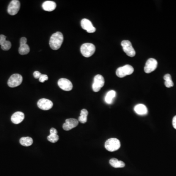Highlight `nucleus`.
Instances as JSON below:
<instances>
[{
    "label": "nucleus",
    "instance_id": "f257e3e1",
    "mask_svg": "<svg viewBox=\"0 0 176 176\" xmlns=\"http://www.w3.org/2000/svg\"><path fill=\"white\" fill-rule=\"evenodd\" d=\"M63 35L60 32H56L51 35L50 40V46L53 50L60 48L63 42Z\"/></svg>",
    "mask_w": 176,
    "mask_h": 176
},
{
    "label": "nucleus",
    "instance_id": "f03ea898",
    "mask_svg": "<svg viewBox=\"0 0 176 176\" xmlns=\"http://www.w3.org/2000/svg\"><path fill=\"white\" fill-rule=\"evenodd\" d=\"M81 54L85 57L92 56L95 51V47L92 43H85L80 48Z\"/></svg>",
    "mask_w": 176,
    "mask_h": 176
},
{
    "label": "nucleus",
    "instance_id": "7ed1b4c3",
    "mask_svg": "<svg viewBox=\"0 0 176 176\" xmlns=\"http://www.w3.org/2000/svg\"><path fill=\"white\" fill-rule=\"evenodd\" d=\"M105 147L108 151H116L120 147V142L116 138H111L105 142Z\"/></svg>",
    "mask_w": 176,
    "mask_h": 176
},
{
    "label": "nucleus",
    "instance_id": "20e7f679",
    "mask_svg": "<svg viewBox=\"0 0 176 176\" xmlns=\"http://www.w3.org/2000/svg\"><path fill=\"white\" fill-rule=\"evenodd\" d=\"M134 71L133 67L130 65H126L125 66L118 67L116 71V74L118 77L123 78L126 76L130 75L133 73Z\"/></svg>",
    "mask_w": 176,
    "mask_h": 176
},
{
    "label": "nucleus",
    "instance_id": "39448f33",
    "mask_svg": "<svg viewBox=\"0 0 176 176\" xmlns=\"http://www.w3.org/2000/svg\"><path fill=\"white\" fill-rule=\"evenodd\" d=\"M23 81L22 76L18 73L13 74L10 77L7 82L8 86L10 88H14L21 85Z\"/></svg>",
    "mask_w": 176,
    "mask_h": 176
},
{
    "label": "nucleus",
    "instance_id": "423d86ee",
    "mask_svg": "<svg viewBox=\"0 0 176 176\" xmlns=\"http://www.w3.org/2000/svg\"><path fill=\"white\" fill-rule=\"evenodd\" d=\"M121 45L125 54L129 56L133 57L136 55V51L132 46L131 42L128 40H123L121 42Z\"/></svg>",
    "mask_w": 176,
    "mask_h": 176
},
{
    "label": "nucleus",
    "instance_id": "0eeeda50",
    "mask_svg": "<svg viewBox=\"0 0 176 176\" xmlns=\"http://www.w3.org/2000/svg\"><path fill=\"white\" fill-rule=\"evenodd\" d=\"M105 80L101 75L98 74L94 78V83L92 84V90L95 92H98L100 90L101 88L104 86Z\"/></svg>",
    "mask_w": 176,
    "mask_h": 176
},
{
    "label": "nucleus",
    "instance_id": "6e6552de",
    "mask_svg": "<svg viewBox=\"0 0 176 176\" xmlns=\"http://www.w3.org/2000/svg\"><path fill=\"white\" fill-rule=\"evenodd\" d=\"M20 8V3L18 0H12L10 1L7 7V12L10 15H15L18 13Z\"/></svg>",
    "mask_w": 176,
    "mask_h": 176
},
{
    "label": "nucleus",
    "instance_id": "1a4fd4ad",
    "mask_svg": "<svg viewBox=\"0 0 176 176\" xmlns=\"http://www.w3.org/2000/svg\"><path fill=\"white\" fill-rule=\"evenodd\" d=\"M158 62L154 58H150L146 62L144 67V72L146 73H150L157 69Z\"/></svg>",
    "mask_w": 176,
    "mask_h": 176
},
{
    "label": "nucleus",
    "instance_id": "9d476101",
    "mask_svg": "<svg viewBox=\"0 0 176 176\" xmlns=\"http://www.w3.org/2000/svg\"><path fill=\"white\" fill-rule=\"evenodd\" d=\"M58 85L59 87L65 91H70L73 87L72 83L66 78H61L58 80Z\"/></svg>",
    "mask_w": 176,
    "mask_h": 176
},
{
    "label": "nucleus",
    "instance_id": "9b49d317",
    "mask_svg": "<svg viewBox=\"0 0 176 176\" xmlns=\"http://www.w3.org/2000/svg\"><path fill=\"white\" fill-rule=\"evenodd\" d=\"M81 26L83 29L86 30L88 33H94L96 31V29L93 26L92 22L87 19L81 20Z\"/></svg>",
    "mask_w": 176,
    "mask_h": 176
},
{
    "label": "nucleus",
    "instance_id": "f8f14e48",
    "mask_svg": "<svg viewBox=\"0 0 176 176\" xmlns=\"http://www.w3.org/2000/svg\"><path fill=\"white\" fill-rule=\"evenodd\" d=\"M39 108L43 110H48L51 109L53 106V103L51 101L45 98H42L39 100L37 102Z\"/></svg>",
    "mask_w": 176,
    "mask_h": 176
},
{
    "label": "nucleus",
    "instance_id": "ddd939ff",
    "mask_svg": "<svg viewBox=\"0 0 176 176\" xmlns=\"http://www.w3.org/2000/svg\"><path fill=\"white\" fill-rule=\"evenodd\" d=\"M78 125V120L74 118H69L66 120L63 125V128L65 131H69L75 128Z\"/></svg>",
    "mask_w": 176,
    "mask_h": 176
},
{
    "label": "nucleus",
    "instance_id": "4468645a",
    "mask_svg": "<svg viewBox=\"0 0 176 176\" xmlns=\"http://www.w3.org/2000/svg\"><path fill=\"white\" fill-rule=\"evenodd\" d=\"M25 118V114L21 111H17L11 116V120L13 123L18 124L22 122Z\"/></svg>",
    "mask_w": 176,
    "mask_h": 176
},
{
    "label": "nucleus",
    "instance_id": "2eb2a0df",
    "mask_svg": "<svg viewBox=\"0 0 176 176\" xmlns=\"http://www.w3.org/2000/svg\"><path fill=\"white\" fill-rule=\"evenodd\" d=\"M134 111L137 114L141 116L146 115L148 113V109L146 106L142 104H139L135 106Z\"/></svg>",
    "mask_w": 176,
    "mask_h": 176
},
{
    "label": "nucleus",
    "instance_id": "dca6fc26",
    "mask_svg": "<svg viewBox=\"0 0 176 176\" xmlns=\"http://www.w3.org/2000/svg\"><path fill=\"white\" fill-rule=\"evenodd\" d=\"M56 7V4L54 1H47L43 3L42 8L45 11H52L55 10Z\"/></svg>",
    "mask_w": 176,
    "mask_h": 176
},
{
    "label": "nucleus",
    "instance_id": "f3484780",
    "mask_svg": "<svg viewBox=\"0 0 176 176\" xmlns=\"http://www.w3.org/2000/svg\"><path fill=\"white\" fill-rule=\"evenodd\" d=\"M116 92L114 90H111L108 92L105 97V101L108 104H111L113 103L114 99L116 98Z\"/></svg>",
    "mask_w": 176,
    "mask_h": 176
},
{
    "label": "nucleus",
    "instance_id": "a211bd4d",
    "mask_svg": "<svg viewBox=\"0 0 176 176\" xmlns=\"http://www.w3.org/2000/svg\"><path fill=\"white\" fill-rule=\"evenodd\" d=\"M111 166L114 168H123L125 166V164L123 161H120L116 158H111L109 161Z\"/></svg>",
    "mask_w": 176,
    "mask_h": 176
},
{
    "label": "nucleus",
    "instance_id": "6ab92c4d",
    "mask_svg": "<svg viewBox=\"0 0 176 176\" xmlns=\"http://www.w3.org/2000/svg\"><path fill=\"white\" fill-rule=\"evenodd\" d=\"M20 143L23 146H31L33 143V139L32 138L26 136V137H23L20 139Z\"/></svg>",
    "mask_w": 176,
    "mask_h": 176
},
{
    "label": "nucleus",
    "instance_id": "aec40b11",
    "mask_svg": "<svg viewBox=\"0 0 176 176\" xmlns=\"http://www.w3.org/2000/svg\"><path fill=\"white\" fill-rule=\"evenodd\" d=\"M88 115V111L86 109H82L80 112V117H79L78 121L83 124L87 122Z\"/></svg>",
    "mask_w": 176,
    "mask_h": 176
},
{
    "label": "nucleus",
    "instance_id": "412c9836",
    "mask_svg": "<svg viewBox=\"0 0 176 176\" xmlns=\"http://www.w3.org/2000/svg\"><path fill=\"white\" fill-rule=\"evenodd\" d=\"M30 48L27 44L21 45L19 48V52L21 55H26L29 53Z\"/></svg>",
    "mask_w": 176,
    "mask_h": 176
},
{
    "label": "nucleus",
    "instance_id": "4be33fe9",
    "mask_svg": "<svg viewBox=\"0 0 176 176\" xmlns=\"http://www.w3.org/2000/svg\"><path fill=\"white\" fill-rule=\"evenodd\" d=\"M164 79L165 80V86L167 88H171L174 86V83L171 78V76L170 74H165L164 76Z\"/></svg>",
    "mask_w": 176,
    "mask_h": 176
},
{
    "label": "nucleus",
    "instance_id": "5701e85b",
    "mask_svg": "<svg viewBox=\"0 0 176 176\" xmlns=\"http://www.w3.org/2000/svg\"><path fill=\"white\" fill-rule=\"evenodd\" d=\"M48 140L51 143H55L59 140V136L57 134L50 133V135L48 136Z\"/></svg>",
    "mask_w": 176,
    "mask_h": 176
},
{
    "label": "nucleus",
    "instance_id": "b1692460",
    "mask_svg": "<svg viewBox=\"0 0 176 176\" xmlns=\"http://www.w3.org/2000/svg\"><path fill=\"white\" fill-rule=\"evenodd\" d=\"M11 48V43L9 41H6L1 45V48L4 51H8Z\"/></svg>",
    "mask_w": 176,
    "mask_h": 176
},
{
    "label": "nucleus",
    "instance_id": "393cba45",
    "mask_svg": "<svg viewBox=\"0 0 176 176\" xmlns=\"http://www.w3.org/2000/svg\"><path fill=\"white\" fill-rule=\"evenodd\" d=\"M48 76L45 74H42L40 78H39V80L40 82L43 83L45 81L48 80Z\"/></svg>",
    "mask_w": 176,
    "mask_h": 176
},
{
    "label": "nucleus",
    "instance_id": "a878e982",
    "mask_svg": "<svg viewBox=\"0 0 176 176\" xmlns=\"http://www.w3.org/2000/svg\"><path fill=\"white\" fill-rule=\"evenodd\" d=\"M6 39H7V37L4 35H0V45H1L4 42L7 41Z\"/></svg>",
    "mask_w": 176,
    "mask_h": 176
},
{
    "label": "nucleus",
    "instance_id": "bb28decb",
    "mask_svg": "<svg viewBox=\"0 0 176 176\" xmlns=\"http://www.w3.org/2000/svg\"><path fill=\"white\" fill-rule=\"evenodd\" d=\"M41 75L42 74L41 73L38 72V71H35V72H34V73H33V76H34L35 78H39Z\"/></svg>",
    "mask_w": 176,
    "mask_h": 176
},
{
    "label": "nucleus",
    "instance_id": "cd10ccee",
    "mask_svg": "<svg viewBox=\"0 0 176 176\" xmlns=\"http://www.w3.org/2000/svg\"><path fill=\"white\" fill-rule=\"evenodd\" d=\"M26 42H27V39L26 37H23L21 38V39H20V45H21L26 44Z\"/></svg>",
    "mask_w": 176,
    "mask_h": 176
},
{
    "label": "nucleus",
    "instance_id": "c85d7f7f",
    "mask_svg": "<svg viewBox=\"0 0 176 176\" xmlns=\"http://www.w3.org/2000/svg\"><path fill=\"white\" fill-rule=\"evenodd\" d=\"M172 124H173V126L174 128L176 129V116H175L173 118V120H172Z\"/></svg>",
    "mask_w": 176,
    "mask_h": 176
},
{
    "label": "nucleus",
    "instance_id": "c756f323",
    "mask_svg": "<svg viewBox=\"0 0 176 176\" xmlns=\"http://www.w3.org/2000/svg\"><path fill=\"white\" fill-rule=\"evenodd\" d=\"M50 133H54V134H57V131L55 128H52L50 130Z\"/></svg>",
    "mask_w": 176,
    "mask_h": 176
}]
</instances>
